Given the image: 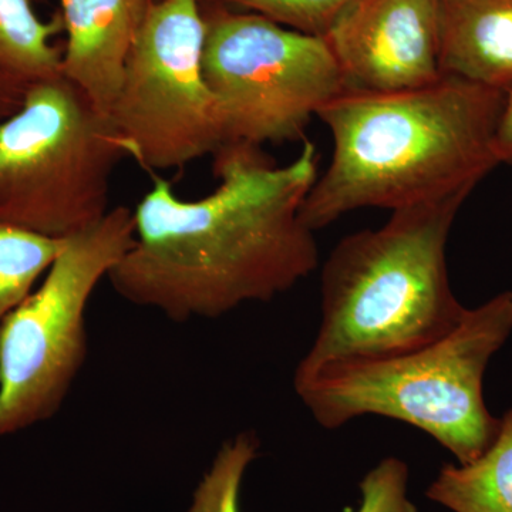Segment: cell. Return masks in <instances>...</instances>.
Segmentation results:
<instances>
[{
    "label": "cell",
    "mask_w": 512,
    "mask_h": 512,
    "mask_svg": "<svg viewBox=\"0 0 512 512\" xmlns=\"http://www.w3.org/2000/svg\"><path fill=\"white\" fill-rule=\"evenodd\" d=\"M212 157L218 185L200 200L178 197L150 174L153 187L133 211V247L107 276L121 298L173 322L272 301L319 264L315 232L301 220L319 177L311 141L286 165L247 143H227Z\"/></svg>",
    "instance_id": "cell-1"
},
{
    "label": "cell",
    "mask_w": 512,
    "mask_h": 512,
    "mask_svg": "<svg viewBox=\"0 0 512 512\" xmlns=\"http://www.w3.org/2000/svg\"><path fill=\"white\" fill-rule=\"evenodd\" d=\"M505 96L447 74L399 92L346 89L316 116L333 154L303 201V224L316 232L363 208L394 212L470 195L500 165Z\"/></svg>",
    "instance_id": "cell-2"
},
{
    "label": "cell",
    "mask_w": 512,
    "mask_h": 512,
    "mask_svg": "<svg viewBox=\"0 0 512 512\" xmlns=\"http://www.w3.org/2000/svg\"><path fill=\"white\" fill-rule=\"evenodd\" d=\"M467 197L394 211L382 227L333 248L322 269L318 332L293 376L412 352L456 328L467 308L451 289L447 242Z\"/></svg>",
    "instance_id": "cell-3"
},
{
    "label": "cell",
    "mask_w": 512,
    "mask_h": 512,
    "mask_svg": "<svg viewBox=\"0 0 512 512\" xmlns=\"http://www.w3.org/2000/svg\"><path fill=\"white\" fill-rule=\"evenodd\" d=\"M512 335V291L463 318L443 338L400 355L345 360L293 376V389L323 429L363 416L402 421L456 457L476 460L500 429L485 404L484 376Z\"/></svg>",
    "instance_id": "cell-4"
},
{
    "label": "cell",
    "mask_w": 512,
    "mask_h": 512,
    "mask_svg": "<svg viewBox=\"0 0 512 512\" xmlns=\"http://www.w3.org/2000/svg\"><path fill=\"white\" fill-rule=\"evenodd\" d=\"M127 158L109 117L66 77L29 84L0 120V222L66 239L110 211V183Z\"/></svg>",
    "instance_id": "cell-5"
},
{
    "label": "cell",
    "mask_w": 512,
    "mask_h": 512,
    "mask_svg": "<svg viewBox=\"0 0 512 512\" xmlns=\"http://www.w3.org/2000/svg\"><path fill=\"white\" fill-rule=\"evenodd\" d=\"M134 215L116 207L64 239L40 284L0 326V439L55 417L86 363L94 291L134 244Z\"/></svg>",
    "instance_id": "cell-6"
},
{
    "label": "cell",
    "mask_w": 512,
    "mask_h": 512,
    "mask_svg": "<svg viewBox=\"0 0 512 512\" xmlns=\"http://www.w3.org/2000/svg\"><path fill=\"white\" fill-rule=\"evenodd\" d=\"M205 79L227 117L228 143L296 141L348 89L323 37L256 13L201 2Z\"/></svg>",
    "instance_id": "cell-7"
},
{
    "label": "cell",
    "mask_w": 512,
    "mask_h": 512,
    "mask_svg": "<svg viewBox=\"0 0 512 512\" xmlns=\"http://www.w3.org/2000/svg\"><path fill=\"white\" fill-rule=\"evenodd\" d=\"M201 0H154L128 57L110 121L144 170H177L228 143L227 117L205 79Z\"/></svg>",
    "instance_id": "cell-8"
},
{
    "label": "cell",
    "mask_w": 512,
    "mask_h": 512,
    "mask_svg": "<svg viewBox=\"0 0 512 512\" xmlns=\"http://www.w3.org/2000/svg\"><path fill=\"white\" fill-rule=\"evenodd\" d=\"M323 39L348 89L399 92L437 82V0H350Z\"/></svg>",
    "instance_id": "cell-9"
},
{
    "label": "cell",
    "mask_w": 512,
    "mask_h": 512,
    "mask_svg": "<svg viewBox=\"0 0 512 512\" xmlns=\"http://www.w3.org/2000/svg\"><path fill=\"white\" fill-rule=\"evenodd\" d=\"M153 0H59L67 35L62 76L109 117Z\"/></svg>",
    "instance_id": "cell-10"
},
{
    "label": "cell",
    "mask_w": 512,
    "mask_h": 512,
    "mask_svg": "<svg viewBox=\"0 0 512 512\" xmlns=\"http://www.w3.org/2000/svg\"><path fill=\"white\" fill-rule=\"evenodd\" d=\"M441 73L512 89V0H437Z\"/></svg>",
    "instance_id": "cell-11"
},
{
    "label": "cell",
    "mask_w": 512,
    "mask_h": 512,
    "mask_svg": "<svg viewBox=\"0 0 512 512\" xmlns=\"http://www.w3.org/2000/svg\"><path fill=\"white\" fill-rule=\"evenodd\" d=\"M426 497L453 512H512V409L491 446L467 464H444Z\"/></svg>",
    "instance_id": "cell-12"
},
{
    "label": "cell",
    "mask_w": 512,
    "mask_h": 512,
    "mask_svg": "<svg viewBox=\"0 0 512 512\" xmlns=\"http://www.w3.org/2000/svg\"><path fill=\"white\" fill-rule=\"evenodd\" d=\"M63 32L62 13L43 20L30 0H0V73L23 86L60 76Z\"/></svg>",
    "instance_id": "cell-13"
},
{
    "label": "cell",
    "mask_w": 512,
    "mask_h": 512,
    "mask_svg": "<svg viewBox=\"0 0 512 512\" xmlns=\"http://www.w3.org/2000/svg\"><path fill=\"white\" fill-rule=\"evenodd\" d=\"M63 244L0 222V326L39 285Z\"/></svg>",
    "instance_id": "cell-14"
},
{
    "label": "cell",
    "mask_w": 512,
    "mask_h": 512,
    "mask_svg": "<svg viewBox=\"0 0 512 512\" xmlns=\"http://www.w3.org/2000/svg\"><path fill=\"white\" fill-rule=\"evenodd\" d=\"M258 450L259 440L252 431H242L222 444L188 512H241L242 481Z\"/></svg>",
    "instance_id": "cell-15"
},
{
    "label": "cell",
    "mask_w": 512,
    "mask_h": 512,
    "mask_svg": "<svg viewBox=\"0 0 512 512\" xmlns=\"http://www.w3.org/2000/svg\"><path fill=\"white\" fill-rule=\"evenodd\" d=\"M256 13L306 35L323 37L350 0H201Z\"/></svg>",
    "instance_id": "cell-16"
},
{
    "label": "cell",
    "mask_w": 512,
    "mask_h": 512,
    "mask_svg": "<svg viewBox=\"0 0 512 512\" xmlns=\"http://www.w3.org/2000/svg\"><path fill=\"white\" fill-rule=\"evenodd\" d=\"M409 466L397 457H386L360 481L356 512H419L407 497Z\"/></svg>",
    "instance_id": "cell-17"
},
{
    "label": "cell",
    "mask_w": 512,
    "mask_h": 512,
    "mask_svg": "<svg viewBox=\"0 0 512 512\" xmlns=\"http://www.w3.org/2000/svg\"><path fill=\"white\" fill-rule=\"evenodd\" d=\"M495 153L500 164H512V89L505 96L504 110L495 136Z\"/></svg>",
    "instance_id": "cell-18"
},
{
    "label": "cell",
    "mask_w": 512,
    "mask_h": 512,
    "mask_svg": "<svg viewBox=\"0 0 512 512\" xmlns=\"http://www.w3.org/2000/svg\"><path fill=\"white\" fill-rule=\"evenodd\" d=\"M28 86L0 73V120L12 116L22 106Z\"/></svg>",
    "instance_id": "cell-19"
},
{
    "label": "cell",
    "mask_w": 512,
    "mask_h": 512,
    "mask_svg": "<svg viewBox=\"0 0 512 512\" xmlns=\"http://www.w3.org/2000/svg\"><path fill=\"white\" fill-rule=\"evenodd\" d=\"M153 2H154V0H153Z\"/></svg>",
    "instance_id": "cell-20"
}]
</instances>
